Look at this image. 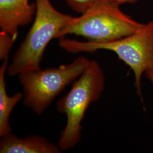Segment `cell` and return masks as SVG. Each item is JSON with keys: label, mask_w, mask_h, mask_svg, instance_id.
Listing matches in <instances>:
<instances>
[{"label": "cell", "mask_w": 153, "mask_h": 153, "mask_svg": "<svg viewBox=\"0 0 153 153\" xmlns=\"http://www.w3.org/2000/svg\"><path fill=\"white\" fill-rule=\"evenodd\" d=\"M36 10V3L29 0H0V27L16 41L20 26L32 21Z\"/></svg>", "instance_id": "obj_6"}, {"label": "cell", "mask_w": 153, "mask_h": 153, "mask_svg": "<svg viewBox=\"0 0 153 153\" xmlns=\"http://www.w3.org/2000/svg\"><path fill=\"white\" fill-rule=\"evenodd\" d=\"M15 40L6 33H0V59L5 60L8 59L9 53Z\"/></svg>", "instance_id": "obj_9"}, {"label": "cell", "mask_w": 153, "mask_h": 153, "mask_svg": "<svg viewBox=\"0 0 153 153\" xmlns=\"http://www.w3.org/2000/svg\"><path fill=\"white\" fill-rule=\"evenodd\" d=\"M71 9L81 14L91 8L98 0H65Z\"/></svg>", "instance_id": "obj_10"}, {"label": "cell", "mask_w": 153, "mask_h": 153, "mask_svg": "<svg viewBox=\"0 0 153 153\" xmlns=\"http://www.w3.org/2000/svg\"><path fill=\"white\" fill-rule=\"evenodd\" d=\"M104 83L102 69L96 61L91 60L69 92L57 102V110L65 114L67 119L59 140L58 146L61 150L73 148L80 142L82 120L90 104L97 101L103 93Z\"/></svg>", "instance_id": "obj_4"}, {"label": "cell", "mask_w": 153, "mask_h": 153, "mask_svg": "<svg viewBox=\"0 0 153 153\" xmlns=\"http://www.w3.org/2000/svg\"><path fill=\"white\" fill-rule=\"evenodd\" d=\"M1 153H59L60 148L39 136L19 138L11 133L1 137Z\"/></svg>", "instance_id": "obj_7"}, {"label": "cell", "mask_w": 153, "mask_h": 153, "mask_svg": "<svg viewBox=\"0 0 153 153\" xmlns=\"http://www.w3.org/2000/svg\"><path fill=\"white\" fill-rule=\"evenodd\" d=\"M146 76L148 78V79L152 82L153 83V73H150V72H148L146 73Z\"/></svg>", "instance_id": "obj_12"}, {"label": "cell", "mask_w": 153, "mask_h": 153, "mask_svg": "<svg viewBox=\"0 0 153 153\" xmlns=\"http://www.w3.org/2000/svg\"><path fill=\"white\" fill-rule=\"evenodd\" d=\"M59 45L66 51L77 53H91L100 49L115 52L129 66L134 75L137 94L142 98L141 81L143 73H153V21L145 24L137 32L125 38L107 42L93 43L60 39Z\"/></svg>", "instance_id": "obj_2"}, {"label": "cell", "mask_w": 153, "mask_h": 153, "mask_svg": "<svg viewBox=\"0 0 153 153\" xmlns=\"http://www.w3.org/2000/svg\"><path fill=\"white\" fill-rule=\"evenodd\" d=\"M7 59L4 61L0 68V136L11 133L9 116L14 107L22 98L23 94L17 93L10 97L8 95L5 80L6 71H7Z\"/></svg>", "instance_id": "obj_8"}, {"label": "cell", "mask_w": 153, "mask_h": 153, "mask_svg": "<svg viewBox=\"0 0 153 153\" xmlns=\"http://www.w3.org/2000/svg\"><path fill=\"white\" fill-rule=\"evenodd\" d=\"M144 25L124 13L119 6L106 0H98L81 16H73L57 38L74 34L90 42L107 43L131 35Z\"/></svg>", "instance_id": "obj_3"}, {"label": "cell", "mask_w": 153, "mask_h": 153, "mask_svg": "<svg viewBox=\"0 0 153 153\" xmlns=\"http://www.w3.org/2000/svg\"><path fill=\"white\" fill-rule=\"evenodd\" d=\"M107 1H109L110 2L116 5L120 6L122 4H126V3H131L133 4L136 2L137 0H106Z\"/></svg>", "instance_id": "obj_11"}, {"label": "cell", "mask_w": 153, "mask_h": 153, "mask_svg": "<svg viewBox=\"0 0 153 153\" xmlns=\"http://www.w3.org/2000/svg\"><path fill=\"white\" fill-rule=\"evenodd\" d=\"M36 5L34 22L7 68L10 76L40 69L46 47L73 18L57 10L50 0H36Z\"/></svg>", "instance_id": "obj_1"}, {"label": "cell", "mask_w": 153, "mask_h": 153, "mask_svg": "<svg viewBox=\"0 0 153 153\" xmlns=\"http://www.w3.org/2000/svg\"><path fill=\"white\" fill-rule=\"evenodd\" d=\"M90 61L80 57L68 65L19 74L24 90L25 105L36 114H42L66 86L81 76Z\"/></svg>", "instance_id": "obj_5"}]
</instances>
